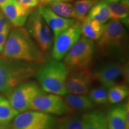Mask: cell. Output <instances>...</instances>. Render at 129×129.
I'll use <instances>...</instances> for the list:
<instances>
[{
	"mask_svg": "<svg viewBox=\"0 0 129 129\" xmlns=\"http://www.w3.org/2000/svg\"><path fill=\"white\" fill-rule=\"evenodd\" d=\"M1 56L40 64L47 60L46 54L23 27L15 28L10 32Z\"/></svg>",
	"mask_w": 129,
	"mask_h": 129,
	"instance_id": "6da1fadb",
	"label": "cell"
},
{
	"mask_svg": "<svg viewBox=\"0 0 129 129\" xmlns=\"http://www.w3.org/2000/svg\"><path fill=\"white\" fill-rule=\"evenodd\" d=\"M69 72L63 62L52 59L40 64L35 77L44 92L64 96L68 94L66 82Z\"/></svg>",
	"mask_w": 129,
	"mask_h": 129,
	"instance_id": "7a4b0ae2",
	"label": "cell"
},
{
	"mask_svg": "<svg viewBox=\"0 0 129 129\" xmlns=\"http://www.w3.org/2000/svg\"><path fill=\"white\" fill-rule=\"evenodd\" d=\"M40 64L0 58V92L7 93L16 86L29 81L35 74Z\"/></svg>",
	"mask_w": 129,
	"mask_h": 129,
	"instance_id": "3957f363",
	"label": "cell"
},
{
	"mask_svg": "<svg viewBox=\"0 0 129 129\" xmlns=\"http://www.w3.org/2000/svg\"><path fill=\"white\" fill-rule=\"evenodd\" d=\"M125 27L114 19L105 23L104 31L97 43L98 50L104 55L115 57L122 62L127 50L128 36Z\"/></svg>",
	"mask_w": 129,
	"mask_h": 129,
	"instance_id": "277c9868",
	"label": "cell"
},
{
	"mask_svg": "<svg viewBox=\"0 0 129 129\" xmlns=\"http://www.w3.org/2000/svg\"><path fill=\"white\" fill-rule=\"evenodd\" d=\"M94 51L93 41L81 36L63 59V63L69 71L89 68Z\"/></svg>",
	"mask_w": 129,
	"mask_h": 129,
	"instance_id": "5b68a950",
	"label": "cell"
},
{
	"mask_svg": "<svg viewBox=\"0 0 129 129\" xmlns=\"http://www.w3.org/2000/svg\"><path fill=\"white\" fill-rule=\"evenodd\" d=\"M44 93L39 84L29 80L17 85L6 94L10 103L20 113L30 110L34 100Z\"/></svg>",
	"mask_w": 129,
	"mask_h": 129,
	"instance_id": "8992f818",
	"label": "cell"
},
{
	"mask_svg": "<svg viewBox=\"0 0 129 129\" xmlns=\"http://www.w3.org/2000/svg\"><path fill=\"white\" fill-rule=\"evenodd\" d=\"M26 29L46 54L51 51L54 37L38 9H34L26 22Z\"/></svg>",
	"mask_w": 129,
	"mask_h": 129,
	"instance_id": "52a82bcc",
	"label": "cell"
},
{
	"mask_svg": "<svg viewBox=\"0 0 129 129\" xmlns=\"http://www.w3.org/2000/svg\"><path fill=\"white\" fill-rule=\"evenodd\" d=\"M128 67L127 63L117 60H109L102 63L91 71L93 80L97 81L107 89L119 84L120 79L128 78Z\"/></svg>",
	"mask_w": 129,
	"mask_h": 129,
	"instance_id": "ba28073f",
	"label": "cell"
},
{
	"mask_svg": "<svg viewBox=\"0 0 129 129\" xmlns=\"http://www.w3.org/2000/svg\"><path fill=\"white\" fill-rule=\"evenodd\" d=\"M57 118L40 111L20 112L12 121L11 129H57Z\"/></svg>",
	"mask_w": 129,
	"mask_h": 129,
	"instance_id": "9c48e42d",
	"label": "cell"
},
{
	"mask_svg": "<svg viewBox=\"0 0 129 129\" xmlns=\"http://www.w3.org/2000/svg\"><path fill=\"white\" fill-rule=\"evenodd\" d=\"M30 110L37 111L53 116H63L72 112L63 97L44 92L32 102Z\"/></svg>",
	"mask_w": 129,
	"mask_h": 129,
	"instance_id": "30bf717a",
	"label": "cell"
},
{
	"mask_svg": "<svg viewBox=\"0 0 129 129\" xmlns=\"http://www.w3.org/2000/svg\"><path fill=\"white\" fill-rule=\"evenodd\" d=\"M81 36V26L80 22H78L54 38L51 50L52 59L62 60Z\"/></svg>",
	"mask_w": 129,
	"mask_h": 129,
	"instance_id": "8fae6325",
	"label": "cell"
},
{
	"mask_svg": "<svg viewBox=\"0 0 129 129\" xmlns=\"http://www.w3.org/2000/svg\"><path fill=\"white\" fill-rule=\"evenodd\" d=\"M93 81L89 68L69 71L66 82L68 94H88Z\"/></svg>",
	"mask_w": 129,
	"mask_h": 129,
	"instance_id": "7c38bea8",
	"label": "cell"
},
{
	"mask_svg": "<svg viewBox=\"0 0 129 129\" xmlns=\"http://www.w3.org/2000/svg\"><path fill=\"white\" fill-rule=\"evenodd\" d=\"M11 25L15 28L23 27L34 9H28L15 0H9L0 7Z\"/></svg>",
	"mask_w": 129,
	"mask_h": 129,
	"instance_id": "4fadbf2b",
	"label": "cell"
},
{
	"mask_svg": "<svg viewBox=\"0 0 129 129\" xmlns=\"http://www.w3.org/2000/svg\"><path fill=\"white\" fill-rule=\"evenodd\" d=\"M108 129H129V102L115 104L106 113Z\"/></svg>",
	"mask_w": 129,
	"mask_h": 129,
	"instance_id": "5bb4252c",
	"label": "cell"
},
{
	"mask_svg": "<svg viewBox=\"0 0 129 129\" xmlns=\"http://www.w3.org/2000/svg\"><path fill=\"white\" fill-rule=\"evenodd\" d=\"M37 9L52 31L54 38L64 30L79 22L75 19H66L60 17L46 6H39Z\"/></svg>",
	"mask_w": 129,
	"mask_h": 129,
	"instance_id": "9a60e30c",
	"label": "cell"
},
{
	"mask_svg": "<svg viewBox=\"0 0 129 129\" xmlns=\"http://www.w3.org/2000/svg\"><path fill=\"white\" fill-rule=\"evenodd\" d=\"M66 104L72 112L85 113L93 110L95 105L88 94H67L63 96Z\"/></svg>",
	"mask_w": 129,
	"mask_h": 129,
	"instance_id": "2e32d148",
	"label": "cell"
},
{
	"mask_svg": "<svg viewBox=\"0 0 129 129\" xmlns=\"http://www.w3.org/2000/svg\"><path fill=\"white\" fill-rule=\"evenodd\" d=\"M81 23V34L85 38L92 41H98L104 31L105 24L92 20L87 16Z\"/></svg>",
	"mask_w": 129,
	"mask_h": 129,
	"instance_id": "e0dca14e",
	"label": "cell"
},
{
	"mask_svg": "<svg viewBox=\"0 0 129 129\" xmlns=\"http://www.w3.org/2000/svg\"><path fill=\"white\" fill-rule=\"evenodd\" d=\"M83 129H108L106 113L99 109L85 112Z\"/></svg>",
	"mask_w": 129,
	"mask_h": 129,
	"instance_id": "ac0fdd59",
	"label": "cell"
},
{
	"mask_svg": "<svg viewBox=\"0 0 129 129\" xmlns=\"http://www.w3.org/2000/svg\"><path fill=\"white\" fill-rule=\"evenodd\" d=\"M85 113L70 112L62 116L57 119V129H83Z\"/></svg>",
	"mask_w": 129,
	"mask_h": 129,
	"instance_id": "d6986e66",
	"label": "cell"
},
{
	"mask_svg": "<svg viewBox=\"0 0 129 129\" xmlns=\"http://www.w3.org/2000/svg\"><path fill=\"white\" fill-rule=\"evenodd\" d=\"M87 16L102 24L106 23L111 19L108 3L103 1H98L90 9Z\"/></svg>",
	"mask_w": 129,
	"mask_h": 129,
	"instance_id": "ffe728a7",
	"label": "cell"
},
{
	"mask_svg": "<svg viewBox=\"0 0 129 129\" xmlns=\"http://www.w3.org/2000/svg\"><path fill=\"white\" fill-rule=\"evenodd\" d=\"M108 7L110 11L111 18L120 21L125 28H128L129 24L128 6L117 1L108 3Z\"/></svg>",
	"mask_w": 129,
	"mask_h": 129,
	"instance_id": "44dd1931",
	"label": "cell"
},
{
	"mask_svg": "<svg viewBox=\"0 0 129 129\" xmlns=\"http://www.w3.org/2000/svg\"><path fill=\"white\" fill-rule=\"evenodd\" d=\"M19 113L7 98L0 95V125H9Z\"/></svg>",
	"mask_w": 129,
	"mask_h": 129,
	"instance_id": "7402d4cb",
	"label": "cell"
},
{
	"mask_svg": "<svg viewBox=\"0 0 129 129\" xmlns=\"http://www.w3.org/2000/svg\"><path fill=\"white\" fill-rule=\"evenodd\" d=\"M46 7L60 17L77 20L74 5L69 2L53 3L47 4Z\"/></svg>",
	"mask_w": 129,
	"mask_h": 129,
	"instance_id": "603a6c76",
	"label": "cell"
},
{
	"mask_svg": "<svg viewBox=\"0 0 129 129\" xmlns=\"http://www.w3.org/2000/svg\"><path fill=\"white\" fill-rule=\"evenodd\" d=\"M129 94L128 87L126 84L120 83L112 85L108 90V102L115 105L120 104Z\"/></svg>",
	"mask_w": 129,
	"mask_h": 129,
	"instance_id": "cb8c5ba5",
	"label": "cell"
},
{
	"mask_svg": "<svg viewBox=\"0 0 129 129\" xmlns=\"http://www.w3.org/2000/svg\"><path fill=\"white\" fill-rule=\"evenodd\" d=\"M99 0H76L74 7L76 14L77 20L82 22L87 17L90 9Z\"/></svg>",
	"mask_w": 129,
	"mask_h": 129,
	"instance_id": "d4e9b609",
	"label": "cell"
},
{
	"mask_svg": "<svg viewBox=\"0 0 129 129\" xmlns=\"http://www.w3.org/2000/svg\"><path fill=\"white\" fill-rule=\"evenodd\" d=\"M88 95L95 105H104L108 103L107 88L103 86L91 89Z\"/></svg>",
	"mask_w": 129,
	"mask_h": 129,
	"instance_id": "484cf974",
	"label": "cell"
},
{
	"mask_svg": "<svg viewBox=\"0 0 129 129\" xmlns=\"http://www.w3.org/2000/svg\"><path fill=\"white\" fill-rule=\"evenodd\" d=\"M12 25L0 9V32L10 30Z\"/></svg>",
	"mask_w": 129,
	"mask_h": 129,
	"instance_id": "4316f807",
	"label": "cell"
},
{
	"mask_svg": "<svg viewBox=\"0 0 129 129\" xmlns=\"http://www.w3.org/2000/svg\"><path fill=\"white\" fill-rule=\"evenodd\" d=\"M17 3L28 9H34L39 6V0H15Z\"/></svg>",
	"mask_w": 129,
	"mask_h": 129,
	"instance_id": "83f0119b",
	"label": "cell"
},
{
	"mask_svg": "<svg viewBox=\"0 0 129 129\" xmlns=\"http://www.w3.org/2000/svg\"><path fill=\"white\" fill-rule=\"evenodd\" d=\"M10 32V30H7L0 32V55H1L3 50H4L5 44H6Z\"/></svg>",
	"mask_w": 129,
	"mask_h": 129,
	"instance_id": "f1b7e54d",
	"label": "cell"
},
{
	"mask_svg": "<svg viewBox=\"0 0 129 129\" xmlns=\"http://www.w3.org/2000/svg\"><path fill=\"white\" fill-rule=\"evenodd\" d=\"M72 0H39V6H46L48 4L56 2H69Z\"/></svg>",
	"mask_w": 129,
	"mask_h": 129,
	"instance_id": "f546056e",
	"label": "cell"
},
{
	"mask_svg": "<svg viewBox=\"0 0 129 129\" xmlns=\"http://www.w3.org/2000/svg\"><path fill=\"white\" fill-rule=\"evenodd\" d=\"M119 2L122 4L125 5V6H129V0H120Z\"/></svg>",
	"mask_w": 129,
	"mask_h": 129,
	"instance_id": "4dcf8cb0",
	"label": "cell"
},
{
	"mask_svg": "<svg viewBox=\"0 0 129 129\" xmlns=\"http://www.w3.org/2000/svg\"><path fill=\"white\" fill-rule=\"evenodd\" d=\"M101 1H105V2L107 3H111L113 2H117V1H119L120 0H101Z\"/></svg>",
	"mask_w": 129,
	"mask_h": 129,
	"instance_id": "1f68e13d",
	"label": "cell"
},
{
	"mask_svg": "<svg viewBox=\"0 0 129 129\" xmlns=\"http://www.w3.org/2000/svg\"><path fill=\"white\" fill-rule=\"evenodd\" d=\"M8 1H9V0H0V7L2 6L3 5H4L5 3L7 2Z\"/></svg>",
	"mask_w": 129,
	"mask_h": 129,
	"instance_id": "d6a6232c",
	"label": "cell"
},
{
	"mask_svg": "<svg viewBox=\"0 0 129 129\" xmlns=\"http://www.w3.org/2000/svg\"><path fill=\"white\" fill-rule=\"evenodd\" d=\"M9 127V125H0V129H7Z\"/></svg>",
	"mask_w": 129,
	"mask_h": 129,
	"instance_id": "836d02e7",
	"label": "cell"
},
{
	"mask_svg": "<svg viewBox=\"0 0 129 129\" xmlns=\"http://www.w3.org/2000/svg\"><path fill=\"white\" fill-rule=\"evenodd\" d=\"M7 129H11V128H10V127H9Z\"/></svg>",
	"mask_w": 129,
	"mask_h": 129,
	"instance_id": "e575fe53",
	"label": "cell"
}]
</instances>
